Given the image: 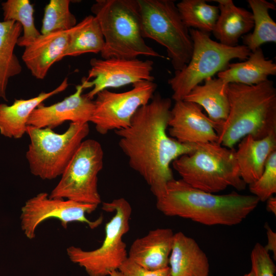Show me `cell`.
I'll use <instances>...</instances> for the list:
<instances>
[{
	"label": "cell",
	"instance_id": "cell-12",
	"mask_svg": "<svg viewBox=\"0 0 276 276\" xmlns=\"http://www.w3.org/2000/svg\"><path fill=\"white\" fill-rule=\"evenodd\" d=\"M97 207V204L51 198L48 193L41 192L27 200L21 208V229L27 238L33 239L37 227L51 218L59 220L65 229L68 223L78 222L86 224L93 229L102 223L103 217L101 216L91 221L86 217V214L91 213Z\"/></svg>",
	"mask_w": 276,
	"mask_h": 276
},
{
	"label": "cell",
	"instance_id": "cell-25",
	"mask_svg": "<svg viewBox=\"0 0 276 276\" xmlns=\"http://www.w3.org/2000/svg\"><path fill=\"white\" fill-rule=\"evenodd\" d=\"M104 43L99 23L94 15H90L70 29L69 41L61 58L101 53Z\"/></svg>",
	"mask_w": 276,
	"mask_h": 276
},
{
	"label": "cell",
	"instance_id": "cell-7",
	"mask_svg": "<svg viewBox=\"0 0 276 276\" xmlns=\"http://www.w3.org/2000/svg\"><path fill=\"white\" fill-rule=\"evenodd\" d=\"M102 209L114 212L105 224V237L101 245L96 249L85 250L75 246L66 249L70 260L83 268L89 276H107L128 258L126 244L123 236L130 229L132 208L124 198L103 202Z\"/></svg>",
	"mask_w": 276,
	"mask_h": 276
},
{
	"label": "cell",
	"instance_id": "cell-19",
	"mask_svg": "<svg viewBox=\"0 0 276 276\" xmlns=\"http://www.w3.org/2000/svg\"><path fill=\"white\" fill-rule=\"evenodd\" d=\"M276 151V133L262 139L251 135L243 138L235 150L240 176L246 185L256 181L262 175L270 155Z\"/></svg>",
	"mask_w": 276,
	"mask_h": 276
},
{
	"label": "cell",
	"instance_id": "cell-13",
	"mask_svg": "<svg viewBox=\"0 0 276 276\" xmlns=\"http://www.w3.org/2000/svg\"><path fill=\"white\" fill-rule=\"evenodd\" d=\"M87 77L82 80L84 89L91 88L86 96L93 100L101 91L119 88L143 81H153V62L138 58H92Z\"/></svg>",
	"mask_w": 276,
	"mask_h": 276
},
{
	"label": "cell",
	"instance_id": "cell-8",
	"mask_svg": "<svg viewBox=\"0 0 276 276\" xmlns=\"http://www.w3.org/2000/svg\"><path fill=\"white\" fill-rule=\"evenodd\" d=\"M89 132L88 123L71 122L62 133L28 125L30 143L26 156L32 174L48 180L61 176Z\"/></svg>",
	"mask_w": 276,
	"mask_h": 276
},
{
	"label": "cell",
	"instance_id": "cell-15",
	"mask_svg": "<svg viewBox=\"0 0 276 276\" xmlns=\"http://www.w3.org/2000/svg\"><path fill=\"white\" fill-rule=\"evenodd\" d=\"M84 88L78 85L74 94L50 106L41 103L31 113L27 125L51 129L65 121L86 123L90 122L94 110V101L82 94Z\"/></svg>",
	"mask_w": 276,
	"mask_h": 276
},
{
	"label": "cell",
	"instance_id": "cell-11",
	"mask_svg": "<svg viewBox=\"0 0 276 276\" xmlns=\"http://www.w3.org/2000/svg\"><path fill=\"white\" fill-rule=\"evenodd\" d=\"M153 81H143L132 85L124 92L105 89L98 93L90 122L101 134L127 127L136 111L148 103L156 89Z\"/></svg>",
	"mask_w": 276,
	"mask_h": 276
},
{
	"label": "cell",
	"instance_id": "cell-21",
	"mask_svg": "<svg viewBox=\"0 0 276 276\" xmlns=\"http://www.w3.org/2000/svg\"><path fill=\"white\" fill-rule=\"evenodd\" d=\"M219 14L212 31L220 43L228 47L237 45L240 37L254 27L251 12L236 6L232 0H215Z\"/></svg>",
	"mask_w": 276,
	"mask_h": 276
},
{
	"label": "cell",
	"instance_id": "cell-20",
	"mask_svg": "<svg viewBox=\"0 0 276 276\" xmlns=\"http://www.w3.org/2000/svg\"><path fill=\"white\" fill-rule=\"evenodd\" d=\"M68 79L65 78L54 89L40 93L29 99H15L10 105L0 103V133L9 138L18 139L26 133L27 122L33 111L43 101L66 89Z\"/></svg>",
	"mask_w": 276,
	"mask_h": 276
},
{
	"label": "cell",
	"instance_id": "cell-2",
	"mask_svg": "<svg viewBox=\"0 0 276 276\" xmlns=\"http://www.w3.org/2000/svg\"><path fill=\"white\" fill-rule=\"evenodd\" d=\"M155 198L157 209L165 215L190 219L206 225H237L256 209L260 202L252 195L234 191L218 195L174 178Z\"/></svg>",
	"mask_w": 276,
	"mask_h": 276
},
{
	"label": "cell",
	"instance_id": "cell-1",
	"mask_svg": "<svg viewBox=\"0 0 276 276\" xmlns=\"http://www.w3.org/2000/svg\"><path fill=\"white\" fill-rule=\"evenodd\" d=\"M171 107V99L155 93L136 111L127 127L115 131L129 166L143 178L155 197L174 179L172 162L195 149L196 144L179 143L168 134Z\"/></svg>",
	"mask_w": 276,
	"mask_h": 276
},
{
	"label": "cell",
	"instance_id": "cell-3",
	"mask_svg": "<svg viewBox=\"0 0 276 276\" xmlns=\"http://www.w3.org/2000/svg\"><path fill=\"white\" fill-rule=\"evenodd\" d=\"M229 110L219 126L217 143L234 148L243 138L262 139L276 133V89L267 80L254 85L228 84Z\"/></svg>",
	"mask_w": 276,
	"mask_h": 276
},
{
	"label": "cell",
	"instance_id": "cell-14",
	"mask_svg": "<svg viewBox=\"0 0 276 276\" xmlns=\"http://www.w3.org/2000/svg\"><path fill=\"white\" fill-rule=\"evenodd\" d=\"M219 125L211 120L197 104L175 101L168 121V133L182 144L217 142Z\"/></svg>",
	"mask_w": 276,
	"mask_h": 276
},
{
	"label": "cell",
	"instance_id": "cell-22",
	"mask_svg": "<svg viewBox=\"0 0 276 276\" xmlns=\"http://www.w3.org/2000/svg\"><path fill=\"white\" fill-rule=\"evenodd\" d=\"M227 67L217 75L227 84L254 85L268 80L269 76L276 75L275 63L266 58L261 48L251 52L245 61L228 64Z\"/></svg>",
	"mask_w": 276,
	"mask_h": 276
},
{
	"label": "cell",
	"instance_id": "cell-5",
	"mask_svg": "<svg viewBox=\"0 0 276 276\" xmlns=\"http://www.w3.org/2000/svg\"><path fill=\"white\" fill-rule=\"evenodd\" d=\"M181 179L190 186L211 193L232 187L245 189L235 156V150L217 142L197 144L194 151L183 155L172 165Z\"/></svg>",
	"mask_w": 276,
	"mask_h": 276
},
{
	"label": "cell",
	"instance_id": "cell-9",
	"mask_svg": "<svg viewBox=\"0 0 276 276\" xmlns=\"http://www.w3.org/2000/svg\"><path fill=\"white\" fill-rule=\"evenodd\" d=\"M137 1L143 37L164 47L175 71L182 70L190 60L193 45L174 1Z\"/></svg>",
	"mask_w": 276,
	"mask_h": 276
},
{
	"label": "cell",
	"instance_id": "cell-34",
	"mask_svg": "<svg viewBox=\"0 0 276 276\" xmlns=\"http://www.w3.org/2000/svg\"><path fill=\"white\" fill-rule=\"evenodd\" d=\"M266 209L267 210L276 215V198L275 197L271 196L266 201Z\"/></svg>",
	"mask_w": 276,
	"mask_h": 276
},
{
	"label": "cell",
	"instance_id": "cell-6",
	"mask_svg": "<svg viewBox=\"0 0 276 276\" xmlns=\"http://www.w3.org/2000/svg\"><path fill=\"white\" fill-rule=\"evenodd\" d=\"M193 52L189 63L175 72L168 83L175 101L182 100L196 85L227 67L233 59L246 60L251 51L244 45L228 47L211 39L208 33L189 29Z\"/></svg>",
	"mask_w": 276,
	"mask_h": 276
},
{
	"label": "cell",
	"instance_id": "cell-23",
	"mask_svg": "<svg viewBox=\"0 0 276 276\" xmlns=\"http://www.w3.org/2000/svg\"><path fill=\"white\" fill-rule=\"evenodd\" d=\"M204 81L203 85L195 86L183 100L204 109L208 117L220 126L226 120L229 110L228 84L218 78L210 77Z\"/></svg>",
	"mask_w": 276,
	"mask_h": 276
},
{
	"label": "cell",
	"instance_id": "cell-30",
	"mask_svg": "<svg viewBox=\"0 0 276 276\" xmlns=\"http://www.w3.org/2000/svg\"><path fill=\"white\" fill-rule=\"evenodd\" d=\"M252 195L265 202L276 193V151L269 156L260 177L249 185Z\"/></svg>",
	"mask_w": 276,
	"mask_h": 276
},
{
	"label": "cell",
	"instance_id": "cell-4",
	"mask_svg": "<svg viewBox=\"0 0 276 276\" xmlns=\"http://www.w3.org/2000/svg\"><path fill=\"white\" fill-rule=\"evenodd\" d=\"M100 26L103 59H134L143 55L165 58L145 42L137 0H96L91 7Z\"/></svg>",
	"mask_w": 276,
	"mask_h": 276
},
{
	"label": "cell",
	"instance_id": "cell-35",
	"mask_svg": "<svg viewBox=\"0 0 276 276\" xmlns=\"http://www.w3.org/2000/svg\"><path fill=\"white\" fill-rule=\"evenodd\" d=\"M110 276H125L121 271L119 270H114L111 272L109 274Z\"/></svg>",
	"mask_w": 276,
	"mask_h": 276
},
{
	"label": "cell",
	"instance_id": "cell-27",
	"mask_svg": "<svg viewBox=\"0 0 276 276\" xmlns=\"http://www.w3.org/2000/svg\"><path fill=\"white\" fill-rule=\"evenodd\" d=\"M181 18L189 29L212 32L219 14L218 6L204 0H182L176 4Z\"/></svg>",
	"mask_w": 276,
	"mask_h": 276
},
{
	"label": "cell",
	"instance_id": "cell-36",
	"mask_svg": "<svg viewBox=\"0 0 276 276\" xmlns=\"http://www.w3.org/2000/svg\"><path fill=\"white\" fill-rule=\"evenodd\" d=\"M243 276H254V274L252 271L251 270L248 273L245 274Z\"/></svg>",
	"mask_w": 276,
	"mask_h": 276
},
{
	"label": "cell",
	"instance_id": "cell-31",
	"mask_svg": "<svg viewBox=\"0 0 276 276\" xmlns=\"http://www.w3.org/2000/svg\"><path fill=\"white\" fill-rule=\"evenodd\" d=\"M250 259L254 276H274L275 265L263 245L259 243L254 245Z\"/></svg>",
	"mask_w": 276,
	"mask_h": 276
},
{
	"label": "cell",
	"instance_id": "cell-17",
	"mask_svg": "<svg viewBox=\"0 0 276 276\" xmlns=\"http://www.w3.org/2000/svg\"><path fill=\"white\" fill-rule=\"evenodd\" d=\"M174 235L169 228H157L149 231L132 242L128 258L148 270L168 267Z\"/></svg>",
	"mask_w": 276,
	"mask_h": 276
},
{
	"label": "cell",
	"instance_id": "cell-33",
	"mask_svg": "<svg viewBox=\"0 0 276 276\" xmlns=\"http://www.w3.org/2000/svg\"><path fill=\"white\" fill-rule=\"evenodd\" d=\"M267 237V244L264 246L265 249L269 252H272L273 257L276 258V233L274 232L270 226L267 224L265 225Z\"/></svg>",
	"mask_w": 276,
	"mask_h": 276
},
{
	"label": "cell",
	"instance_id": "cell-24",
	"mask_svg": "<svg viewBox=\"0 0 276 276\" xmlns=\"http://www.w3.org/2000/svg\"><path fill=\"white\" fill-rule=\"evenodd\" d=\"M22 31L21 25L17 22L0 21V98L6 101L9 79L22 71L20 61L14 53Z\"/></svg>",
	"mask_w": 276,
	"mask_h": 276
},
{
	"label": "cell",
	"instance_id": "cell-16",
	"mask_svg": "<svg viewBox=\"0 0 276 276\" xmlns=\"http://www.w3.org/2000/svg\"><path fill=\"white\" fill-rule=\"evenodd\" d=\"M70 30L41 34L25 48L21 58L33 77L43 79L51 66L62 59L69 41Z\"/></svg>",
	"mask_w": 276,
	"mask_h": 276
},
{
	"label": "cell",
	"instance_id": "cell-26",
	"mask_svg": "<svg viewBox=\"0 0 276 276\" xmlns=\"http://www.w3.org/2000/svg\"><path fill=\"white\" fill-rule=\"evenodd\" d=\"M254 20V31L242 36L243 45L254 52L267 42H276V23L269 11L275 10V5L265 0H248Z\"/></svg>",
	"mask_w": 276,
	"mask_h": 276
},
{
	"label": "cell",
	"instance_id": "cell-29",
	"mask_svg": "<svg viewBox=\"0 0 276 276\" xmlns=\"http://www.w3.org/2000/svg\"><path fill=\"white\" fill-rule=\"evenodd\" d=\"M69 0H50L44 8L41 34L68 30L77 25L75 15L70 10Z\"/></svg>",
	"mask_w": 276,
	"mask_h": 276
},
{
	"label": "cell",
	"instance_id": "cell-28",
	"mask_svg": "<svg viewBox=\"0 0 276 276\" xmlns=\"http://www.w3.org/2000/svg\"><path fill=\"white\" fill-rule=\"evenodd\" d=\"M1 6L4 21L13 20L22 26L23 35L18 38L17 45L25 48L40 36L35 25L34 9L30 1L7 0Z\"/></svg>",
	"mask_w": 276,
	"mask_h": 276
},
{
	"label": "cell",
	"instance_id": "cell-10",
	"mask_svg": "<svg viewBox=\"0 0 276 276\" xmlns=\"http://www.w3.org/2000/svg\"><path fill=\"white\" fill-rule=\"evenodd\" d=\"M104 152L100 143L84 140L61 175L49 197L99 205L98 174L103 167Z\"/></svg>",
	"mask_w": 276,
	"mask_h": 276
},
{
	"label": "cell",
	"instance_id": "cell-18",
	"mask_svg": "<svg viewBox=\"0 0 276 276\" xmlns=\"http://www.w3.org/2000/svg\"><path fill=\"white\" fill-rule=\"evenodd\" d=\"M171 276H209L210 264L205 252L193 238L174 233L169 260Z\"/></svg>",
	"mask_w": 276,
	"mask_h": 276
},
{
	"label": "cell",
	"instance_id": "cell-32",
	"mask_svg": "<svg viewBox=\"0 0 276 276\" xmlns=\"http://www.w3.org/2000/svg\"><path fill=\"white\" fill-rule=\"evenodd\" d=\"M119 270L125 276H171L169 266L159 270H148L128 258L120 266Z\"/></svg>",
	"mask_w": 276,
	"mask_h": 276
}]
</instances>
